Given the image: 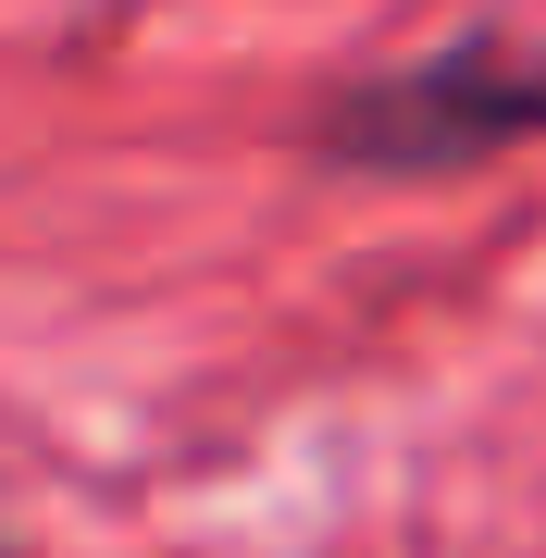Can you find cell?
<instances>
[{
	"instance_id": "obj_1",
	"label": "cell",
	"mask_w": 546,
	"mask_h": 558,
	"mask_svg": "<svg viewBox=\"0 0 546 558\" xmlns=\"http://www.w3.org/2000/svg\"><path fill=\"white\" fill-rule=\"evenodd\" d=\"M546 137V50L522 38H447L423 62H385V75L336 87L311 149L336 174H472Z\"/></svg>"
},
{
	"instance_id": "obj_2",
	"label": "cell",
	"mask_w": 546,
	"mask_h": 558,
	"mask_svg": "<svg viewBox=\"0 0 546 558\" xmlns=\"http://www.w3.org/2000/svg\"><path fill=\"white\" fill-rule=\"evenodd\" d=\"M0 558H25V534H13V509H0Z\"/></svg>"
}]
</instances>
